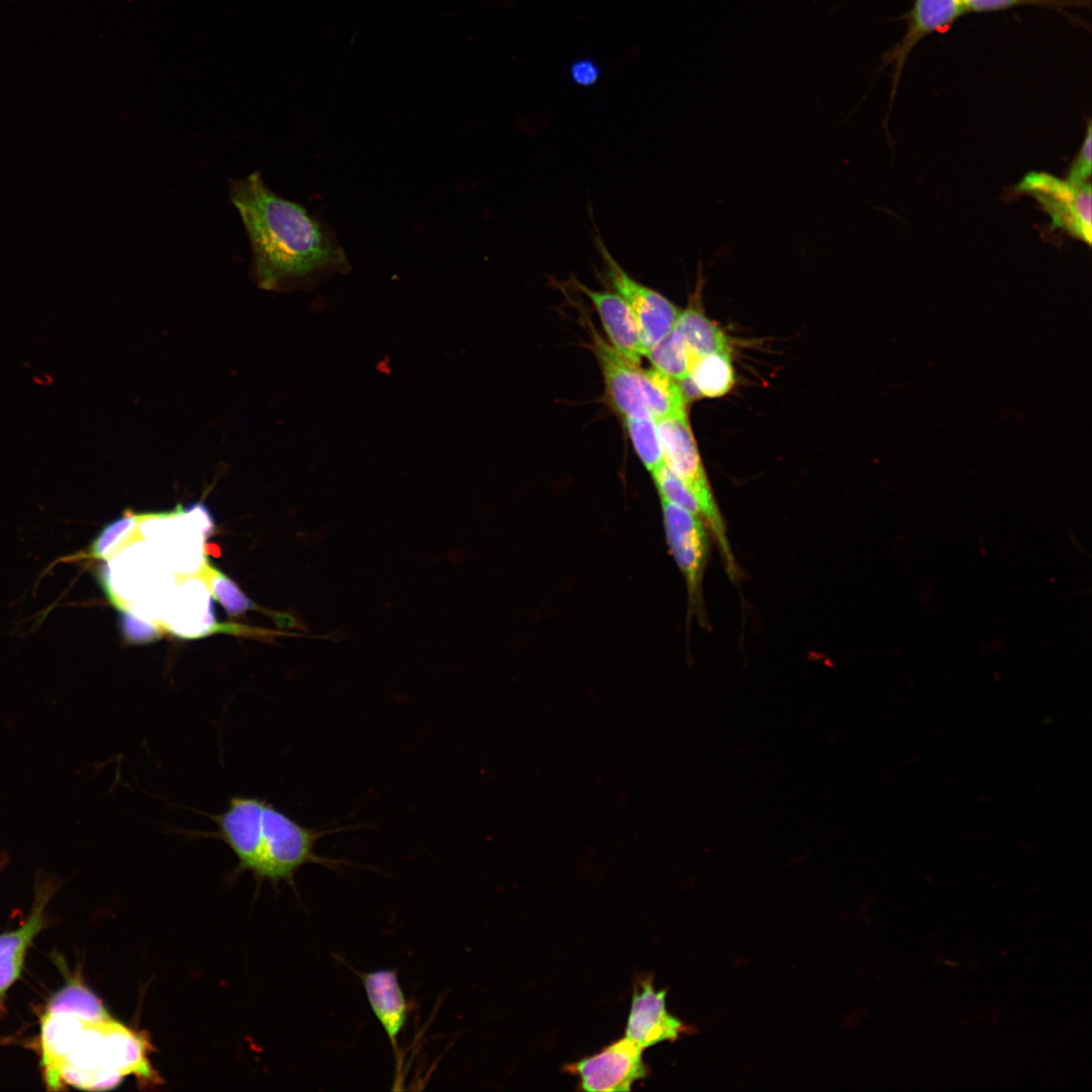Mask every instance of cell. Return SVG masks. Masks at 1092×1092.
<instances>
[{"label": "cell", "instance_id": "1", "mask_svg": "<svg viewBox=\"0 0 1092 1092\" xmlns=\"http://www.w3.org/2000/svg\"><path fill=\"white\" fill-rule=\"evenodd\" d=\"M229 193L250 243L252 276L260 288H304L350 270L333 229L275 193L259 171L231 180Z\"/></svg>", "mask_w": 1092, "mask_h": 1092}, {"label": "cell", "instance_id": "12", "mask_svg": "<svg viewBox=\"0 0 1092 1092\" xmlns=\"http://www.w3.org/2000/svg\"><path fill=\"white\" fill-rule=\"evenodd\" d=\"M368 1003L376 1019L386 1033L395 1053L398 1037L408 1017L410 1004L399 983L395 969L381 968L371 972H356Z\"/></svg>", "mask_w": 1092, "mask_h": 1092}, {"label": "cell", "instance_id": "24", "mask_svg": "<svg viewBox=\"0 0 1092 1092\" xmlns=\"http://www.w3.org/2000/svg\"><path fill=\"white\" fill-rule=\"evenodd\" d=\"M118 622L122 636L132 644L151 643L162 635L156 625L128 611H120Z\"/></svg>", "mask_w": 1092, "mask_h": 1092}, {"label": "cell", "instance_id": "15", "mask_svg": "<svg viewBox=\"0 0 1092 1092\" xmlns=\"http://www.w3.org/2000/svg\"><path fill=\"white\" fill-rule=\"evenodd\" d=\"M702 265L694 294L687 308L680 310L674 328L680 333L687 350L696 355L729 353V340L720 327L712 322L700 307L703 285Z\"/></svg>", "mask_w": 1092, "mask_h": 1092}, {"label": "cell", "instance_id": "3", "mask_svg": "<svg viewBox=\"0 0 1092 1092\" xmlns=\"http://www.w3.org/2000/svg\"><path fill=\"white\" fill-rule=\"evenodd\" d=\"M119 1026L112 1017L88 1021L47 1010L41 1019L40 1050L48 1088L70 1085L101 1091L116 1087L124 1078L118 1061Z\"/></svg>", "mask_w": 1092, "mask_h": 1092}, {"label": "cell", "instance_id": "14", "mask_svg": "<svg viewBox=\"0 0 1092 1092\" xmlns=\"http://www.w3.org/2000/svg\"><path fill=\"white\" fill-rule=\"evenodd\" d=\"M962 0H914L906 34L892 55L899 72L909 53L924 36L952 24L965 12Z\"/></svg>", "mask_w": 1092, "mask_h": 1092}, {"label": "cell", "instance_id": "22", "mask_svg": "<svg viewBox=\"0 0 1092 1092\" xmlns=\"http://www.w3.org/2000/svg\"><path fill=\"white\" fill-rule=\"evenodd\" d=\"M661 498L702 518L698 502L684 482L664 463L651 473Z\"/></svg>", "mask_w": 1092, "mask_h": 1092}, {"label": "cell", "instance_id": "28", "mask_svg": "<svg viewBox=\"0 0 1092 1092\" xmlns=\"http://www.w3.org/2000/svg\"><path fill=\"white\" fill-rule=\"evenodd\" d=\"M676 382L687 402L695 400L696 398L701 396L696 384L694 383L690 375L686 376L682 379L676 380Z\"/></svg>", "mask_w": 1092, "mask_h": 1092}, {"label": "cell", "instance_id": "27", "mask_svg": "<svg viewBox=\"0 0 1092 1092\" xmlns=\"http://www.w3.org/2000/svg\"><path fill=\"white\" fill-rule=\"evenodd\" d=\"M966 10L994 11L1006 9L1023 3H1037L1044 0H962Z\"/></svg>", "mask_w": 1092, "mask_h": 1092}, {"label": "cell", "instance_id": "7", "mask_svg": "<svg viewBox=\"0 0 1092 1092\" xmlns=\"http://www.w3.org/2000/svg\"><path fill=\"white\" fill-rule=\"evenodd\" d=\"M663 524L671 554L686 578L690 607L703 617V577L709 540L703 520L661 498Z\"/></svg>", "mask_w": 1092, "mask_h": 1092}, {"label": "cell", "instance_id": "4", "mask_svg": "<svg viewBox=\"0 0 1092 1092\" xmlns=\"http://www.w3.org/2000/svg\"><path fill=\"white\" fill-rule=\"evenodd\" d=\"M664 465L677 476L696 497L701 516L716 540L729 576L737 578L735 558L726 527L713 495L687 413L656 421Z\"/></svg>", "mask_w": 1092, "mask_h": 1092}, {"label": "cell", "instance_id": "25", "mask_svg": "<svg viewBox=\"0 0 1092 1092\" xmlns=\"http://www.w3.org/2000/svg\"><path fill=\"white\" fill-rule=\"evenodd\" d=\"M1091 141H1092L1091 123L1089 122L1088 126H1087V133H1086V136L1084 139L1083 145H1082V147H1081V149H1080V151H1079V153H1078V155L1076 157V160L1074 161L1073 165L1070 168V172H1069L1068 177H1067V180L1069 182L1074 183V184H1083V183H1086V182L1090 181L1091 170H1092V168H1091V165H1092V159H1091V156H1092V152H1091L1092 143H1091Z\"/></svg>", "mask_w": 1092, "mask_h": 1092}, {"label": "cell", "instance_id": "5", "mask_svg": "<svg viewBox=\"0 0 1092 1092\" xmlns=\"http://www.w3.org/2000/svg\"><path fill=\"white\" fill-rule=\"evenodd\" d=\"M594 237L603 261L604 276L609 286L627 302L634 313L646 353L672 331L680 309L667 297L627 273L609 252L598 231Z\"/></svg>", "mask_w": 1092, "mask_h": 1092}, {"label": "cell", "instance_id": "17", "mask_svg": "<svg viewBox=\"0 0 1092 1092\" xmlns=\"http://www.w3.org/2000/svg\"><path fill=\"white\" fill-rule=\"evenodd\" d=\"M644 397L654 420L687 413V400L676 380L655 368L644 369Z\"/></svg>", "mask_w": 1092, "mask_h": 1092}, {"label": "cell", "instance_id": "11", "mask_svg": "<svg viewBox=\"0 0 1092 1092\" xmlns=\"http://www.w3.org/2000/svg\"><path fill=\"white\" fill-rule=\"evenodd\" d=\"M571 284L593 304L611 346L628 360L640 364L645 349L639 325L627 302L615 291L592 289L574 277Z\"/></svg>", "mask_w": 1092, "mask_h": 1092}, {"label": "cell", "instance_id": "13", "mask_svg": "<svg viewBox=\"0 0 1092 1092\" xmlns=\"http://www.w3.org/2000/svg\"><path fill=\"white\" fill-rule=\"evenodd\" d=\"M38 877L33 907L28 917L16 930L0 934V993L2 994L19 978L26 950L43 926L46 905L57 889L56 882Z\"/></svg>", "mask_w": 1092, "mask_h": 1092}, {"label": "cell", "instance_id": "6", "mask_svg": "<svg viewBox=\"0 0 1092 1092\" xmlns=\"http://www.w3.org/2000/svg\"><path fill=\"white\" fill-rule=\"evenodd\" d=\"M1018 190L1032 196L1042 206L1054 229L1062 230L1090 246V181L1074 184L1045 172H1030L1020 181Z\"/></svg>", "mask_w": 1092, "mask_h": 1092}, {"label": "cell", "instance_id": "2", "mask_svg": "<svg viewBox=\"0 0 1092 1092\" xmlns=\"http://www.w3.org/2000/svg\"><path fill=\"white\" fill-rule=\"evenodd\" d=\"M209 818L217 829L198 834L225 843L238 858L236 872L250 871L259 881L292 882L297 871L307 863L334 869L344 862L316 854L314 845L326 834L346 828L317 830L302 826L264 799L233 796L224 811Z\"/></svg>", "mask_w": 1092, "mask_h": 1092}, {"label": "cell", "instance_id": "26", "mask_svg": "<svg viewBox=\"0 0 1092 1092\" xmlns=\"http://www.w3.org/2000/svg\"><path fill=\"white\" fill-rule=\"evenodd\" d=\"M569 76L578 86L588 87L597 83L601 76L600 66L588 58L574 61L569 68Z\"/></svg>", "mask_w": 1092, "mask_h": 1092}, {"label": "cell", "instance_id": "30", "mask_svg": "<svg viewBox=\"0 0 1092 1092\" xmlns=\"http://www.w3.org/2000/svg\"><path fill=\"white\" fill-rule=\"evenodd\" d=\"M1 995H3V994H2V993H0V997H1Z\"/></svg>", "mask_w": 1092, "mask_h": 1092}, {"label": "cell", "instance_id": "9", "mask_svg": "<svg viewBox=\"0 0 1092 1092\" xmlns=\"http://www.w3.org/2000/svg\"><path fill=\"white\" fill-rule=\"evenodd\" d=\"M590 349L601 368L606 393L614 410L623 419L651 416L644 397V369L619 352L587 324Z\"/></svg>", "mask_w": 1092, "mask_h": 1092}, {"label": "cell", "instance_id": "18", "mask_svg": "<svg viewBox=\"0 0 1092 1092\" xmlns=\"http://www.w3.org/2000/svg\"><path fill=\"white\" fill-rule=\"evenodd\" d=\"M48 1011L71 1013L88 1021L111 1018L99 998L81 984H71L62 989L51 1000Z\"/></svg>", "mask_w": 1092, "mask_h": 1092}, {"label": "cell", "instance_id": "16", "mask_svg": "<svg viewBox=\"0 0 1092 1092\" xmlns=\"http://www.w3.org/2000/svg\"><path fill=\"white\" fill-rule=\"evenodd\" d=\"M688 372L701 396H722L735 382L729 353L696 355L688 351Z\"/></svg>", "mask_w": 1092, "mask_h": 1092}, {"label": "cell", "instance_id": "8", "mask_svg": "<svg viewBox=\"0 0 1092 1092\" xmlns=\"http://www.w3.org/2000/svg\"><path fill=\"white\" fill-rule=\"evenodd\" d=\"M643 1050L627 1037L618 1039L600 1053L565 1066L579 1079L580 1090L589 1092L630 1091L647 1077Z\"/></svg>", "mask_w": 1092, "mask_h": 1092}, {"label": "cell", "instance_id": "19", "mask_svg": "<svg viewBox=\"0 0 1092 1092\" xmlns=\"http://www.w3.org/2000/svg\"><path fill=\"white\" fill-rule=\"evenodd\" d=\"M633 447L645 466L652 473L663 464L662 448L657 423L651 416L623 419Z\"/></svg>", "mask_w": 1092, "mask_h": 1092}, {"label": "cell", "instance_id": "20", "mask_svg": "<svg viewBox=\"0 0 1092 1092\" xmlns=\"http://www.w3.org/2000/svg\"><path fill=\"white\" fill-rule=\"evenodd\" d=\"M644 356L648 358L653 368L674 380L689 375L687 346L675 328L649 348Z\"/></svg>", "mask_w": 1092, "mask_h": 1092}, {"label": "cell", "instance_id": "29", "mask_svg": "<svg viewBox=\"0 0 1092 1092\" xmlns=\"http://www.w3.org/2000/svg\"><path fill=\"white\" fill-rule=\"evenodd\" d=\"M8 861H9V856H8L7 852L6 851L0 852V872L4 869V867L7 864Z\"/></svg>", "mask_w": 1092, "mask_h": 1092}, {"label": "cell", "instance_id": "23", "mask_svg": "<svg viewBox=\"0 0 1092 1092\" xmlns=\"http://www.w3.org/2000/svg\"><path fill=\"white\" fill-rule=\"evenodd\" d=\"M140 516L125 515L106 525L94 540L91 551L97 557H103L135 527Z\"/></svg>", "mask_w": 1092, "mask_h": 1092}, {"label": "cell", "instance_id": "10", "mask_svg": "<svg viewBox=\"0 0 1092 1092\" xmlns=\"http://www.w3.org/2000/svg\"><path fill=\"white\" fill-rule=\"evenodd\" d=\"M666 990H655L652 978L640 977L634 985L626 1036L642 1050L662 1041H673L690 1032V1027L666 1008Z\"/></svg>", "mask_w": 1092, "mask_h": 1092}, {"label": "cell", "instance_id": "21", "mask_svg": "<svg viewBox=\"0 0 1092 1092\" xmlns=\"http://www.w3.org/2000/svg\"><path fill=\"white\" fill-rule=\"evenodd\" d=\"M206 574L212 595L223 607L228 615L240 616L248 610L256 609L253 601L243 593L233 579L220 570L213 566H207Z\"/></svg>", "mask_w": 1092, "mask_h": 1092}]
</instances>
